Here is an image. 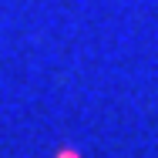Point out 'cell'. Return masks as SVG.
Masks as SVG:
<instances>
[{"label": "cell", "mask_w": 158, "mask_h": 158, "mask_svg": "<svg viewBox=\"0 0 158 158\" xmlns=\"http://www.w3.org/2000/svg\"><path fill=\"white\" fill-rule=\"evenodd\" d=\"M57 158H81V155H77V152H71V148H64V152H61Z\"/></svg>", "instance_id": "cell-1"}]
</instances>
